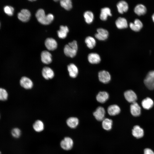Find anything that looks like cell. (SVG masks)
<instances>
[{"label": "cell", "instance_id": "6da1fadb", "mask_svg": "<svg viewBox=\"0 0 154 154\" xmlns=\"http://www.w3.org/2000/svg\"><path fill=\"white\" fill-rule=\"evenodd\" d=\"M35 16L38 21L44 25L50 24L54 19V16L52 14L49 13L46 15L44 10L41 9L37 10Z\"/></svg>", "mask_w": 154, "mask_h": 154}, {"label": "cell", "instance_id": "7a4b0ae2", "mask_svg": "<svg viewBox=\"0 0 154 154\" xmlns=\"http://www.w3.org/2000/svg\"><path fill=\"white\" fill-rule=\"evenodd\" d=\"M78 49L77 41L74 40L65 45L64 52L68 57L73 58L76 55Z\"/></svg>", "mask_w": 154, "mask_h": 154}, {"label": "cell", "instance_id": "3957f363", "mask_svg": "<svg viewBox=\"0 0 154 154\" xmlns=\"http://www.w3.org/2000/svg\"><path fill=\"white\" fill-rule=\"evenodd\" d=\"M146 86L150 90L154 89V70L149 71L144 80Z\"/></svg>", "mask_w": 154, "mask_h": 154}, {"label": "cell", "instance_id": "277c9868", "mask_svg": "<svg viewBox=\"0 0 154 154\" xmlns=\"http://www.w3.org/2000/svg\"><path fill=\"white\" fill-rule=\"evenodd\" d=\"M74 144L73 141L70 137H65L60 142V145L64 150H69L72 147Z\"/></svg>", "mask_w": 154, "mask_h": 154}, {"label": "cell", "instance_id": "5b68a950", "mask_svg": "<svg viewBox=\"0 0 154 154\" xmlns=\"http://www.w3.org/2000/svg\"><path fill=\"white\" fill-rule=\"evenodd\" d=\"M31 13L27 9H23L21 10L17 15L18 19L23 22H27L30 19Z\"/></svg>", "mask_w": 154, "mask_h": 154}, {"label": "cell", "instance_id": "8992f818", "mask_svg": "<svg viewBox=\"0 0 154 154\" xmlns=\"http://www.w3.org/2000/svg\"><path fill=\"white\" fill-rule=\"evenodd\" d=\"M98 77L99 80L103 83H108L111 80V75L107 71L103 70L100 71L98 73Z\"/></svg>", "mask_w": 154, "mask_h": 154}, {"label": "cell", "instance_id": "52a82bcc", "mask_svg": "<svg viewBox=\"0 0 154 154\" xmlns=\"http://www.w3.org/2000/svg\"><path fill=\"white\" fill-rule=\"evenodd\" d=\"M97 33L95 34V36L98 40H104L108 38L109 33L106 30L102 28H99L97 29Z\"/></svg>", "mask_w": 154, "mask_h": 154}, {"label": "cell", "instance_id": "ba28073f", "mask_svg": "<svg viewBox=\"0 0 154 154\" xmlns=\"http://www.w3.org/2000/svg\"><path fill=\"white\" fill-rule=\"evenodd\" d=\"M96 119L98 121H102L104 119L105 114L104 109L102 107H98L93 113Z\"/></svg>", "mask_w": 154, "mask_h": 154}, {"label": "cell", "instance_id": "9c48e42d", "mask_svg": "<svg viewBox=\"0 0 154 154\" xmlns=\"http://www.w3.org/2000/svg\"><path fill=\"white\" fill-rule=\"evenodd\" d=\"M124 96L127 101L132 103L136 102L137 98L136 94L131 90H128L125 92Z\"/></svg>", "mask_w": 154, "mask_h": 154}, {"label": "cell", "instance_id": "30bf717a", "mask_svg": "<svg viewBox=\"0 0 154 154\" xmlns=\"http://www.w3.org/2000/svg\"><path fill=\"white\" fill-rule=\"evenodd\" d=\"M20 83L22 87L27 89H31L33 86L32 81L29 78L25 76L21 78L20 81Z\"/></svg>", "mask_w": 154, "mask_h": 154}, {"label": "cell", "instance_id": "8fae6325", "mask_svg": "<svg viewBox=\"0 0 154 154\" xmlns=\"http://www.w3.org/2000/svg\"><path fill=\"white\" fill-rule=\"evenodd\" d=\"M45 45L46 48L49 50H54L56 49L57 46L56 41L51 38H47L45 41Z\"/></svg>", "mask_w": 154, "mask_h": 154}, {"label": "cell", "instance_id": "7c38bea8", "mask_svg": "<svg viewBox=\"0 0 154 154\" xmlns=\"http://www.w3.org/2000/svg\"><path fill=\"white\" fill-rule=\"evenodd\" d=\"M52 57L51 54L47 51H43L41 53V60L44 64H48L51 63L52 61Z\"/></svg>", "mask_w": 154, "mask_h": 154}, {"label": "cell", "instance_id": "4fadbf2b", "mask_svg": "<svg viewBox=\"0 0 154 154\" xmlns=\"http://www.w3.org/2000/svg\"><path fill=\"white\" fill-rule=\"evenodd\" d=\"M131 114L134 116H139L141 113V108L138 104L135 102L132 103L130 106Z\"/></svg>", "mask_w": 154, "mask_h": 154}, {"label": "cell", "instance_id": "5bb4252c", "mask_svg": "<svg viewBox=\"0 0 154 154\" xmlns=\"http://www.w3.org/2000/svg\"><path fill=\"white\" fill-rule=\"evenodd\" d=\"M42 75L45 79L48 80L53 78L54 73L53 70L50 68L45 67L42 70Z\"/></svg>", "mask_w": 154, "mask_h": 154}, {"label": "cell", "instance_id": "9a60e30c", "mask_svg": "<svg viewBox=\"0 0 154 154\" xmlns=\"http://www.w3.org/2000/svg\"><path fill=\"white\" fill-rule=\"evenodd\" d=\"M67 69L70 76L72 78H75L77 76L78 70L76 66L73 63L69 64L67 66Z\"/></svg>", "mask_w": 154, "mask_h": 154}, {"label": "cell", "instance_id": "2e32d148", "mask_svg": "<svg viewBox=\"0 0 154 154\" xmlns=\"http://www.w3.org/2000/svg\"><path fill=\"white\" fill-rule=\"evenodd\" d=\"M117 7L119 13L121 14L127 12L129 8L127 2L123 0L120 1L118 3Z\"/></svg>", "mask_w": 154, "mask_h": 154}, {"label": "cell", "instance_id": "e0dca14e", "mask_svg": "<svg viewBox=\"0 0 154 154\" xmlns=\"http://www.w3.org/2000/svg\"><path fill=\"white\" fill-rule=\"evenodd\" d=\"M88 60L90 63L92 64H97L101 61L100 55L96 53H91L89 54L88 57Z\"/></svg>", "mask_w": 154, "mask_h": 154}, {"label": "cell", "instance_id": "ac0fdd59", "mask_svg": "<svg viewBox=\"0 0 154 154\" xmlns=\"http://www.w3.org/2000/svg\"><path fill=\"white\" fill-rule=\"evenodd\" d=\"M129 26L131 30L135 32H138L142 28L143 24L140 20L136 19L135 20L133 23H130Z\"/></svg>", "mask_w": 154, "mask_h": 154}, {"label": "cell", "instance_id": "d6986e66", "mask_svg": "<svg viewBox=\"0 0 154 154\" xmlns=\"http://www.w3.org/2000/svg\"><path fill=\"white\" fill-rule=\"evenodd\" d=\"M120 110L119 107L116 104L109 106L107 109L108 113L111 116H115L119 114Z\"/></svg>", "mask_w": 154, "mask_h": 154}, {"label": "cell", "instance_id": "ffe728a7", "mask_svg": "<svg viewBox=\"0 0 154 154\" xmlns=\"http://www.w3.org/2000/svg\"><path fill=\"white\" fill-rule=\"evenodd\" d=\"M132 134L134 137L137 138H140L144 135V131L139 126L135 125L132 129Z\"/></svg>", "mask_w": 154, "mask_h": 154}, {"label": "cell", "instance_id": "44dd1931", "mask_svg": "<svg viewBox=\"0 0 154 154\" xmlns=\"http://www.w3.org/2000/svg\"><path fill=\"white\" fill-rule=\"evenodd\" d=\"M116 26L119 29H125L128 27L127 22L126 19L123 17H119L115 22Z\"/></svg>", "mask_w": 154, "mask_h": 154}, {"label": "cell", "instance_id": "7402d4cb", "mask_svg": "<svg viewBox=\"0 0 154 154\" xmlns=\"http://www.w3.org/2000/svg\"><path fill=\"white\" fill-rule=\"evenodd\" d=\"M112 16L111 11L109 8L105 7L101 9L100 17L102 20L106 21L108 16Z\"/></svg>", "mask_w": 154, "mask_h": 154}, {"label": "cell", "instance_id": "603a6c76", "mask_svg": "<svg viewBox=\"0 0 154 154\" xmlns=\"http://www.w3.org/2000/svg\"><path fill=\"white\" fill-rule=\"evenodd\" d=\"M109 97V95L108 92L105 91H102L98 93L96 96V99L98 102L103 103L108 99Z\"/></svg>", "mask_w": 154, "mask_h": 154}, {"label": "cell", "instance_id": "cb8c5ba5", "mask_svg": "<svg viewBox=\"0 0 154 154\" xmlns=\"http://www.w3.org/2000/svg\"><path fill=\"white\" fill-rule=\"evenodd\" d=\"M79 121L78 119L75 117H71L68 118L66 123L67 125L71 128H76L78 125Z\"/></svg>", "mask_w": 154, "mask_h": 154}, {"label": "cell", "instance_id": "d4e9b609", "mask_svg": "<svg viewBox=\"0 0 154 154\" xmlns=\"http://www.w3.org/2000/svg\"><path fill=\"white\" fill-rule=\"evenodd\" d=\"M69 31V29L67 26H60L59 30L57 32L58 37L62 39L65 38Z\"/></svg>", "mask_w": 154, "mask_h": 154}, {"label": "cell", "instance_id": "484cf974", "mask_svg": "<svg viewBox=\"0 0 154 154\" xmlns=\"http://www.w3.org/2000/svg\"><path fill=\"white\" fill-rule=\"evenodd\" d=\"M134 11L135 13L139 16L145 14L147 12V9L143 5L139 4L137 5L134 9Z\"/></svg>", "mask_w": 154, "mask_h": 154}, {"label": "cell", "instance_id": "4316f807", "mask_svg": "<svg viewBox=\"0 0 154 154\" xmlns=\"http://www.w3.org/2000/svg\"><path fill=\"white\" fill-rule=\"evenodd\" d=\"M154 102L149 97L143 99L141 102L143 107L146 110H149L151 108L153 105Z\"/></svg>", "mask_w": 154, "mask_h": 154}, {"label": "cell", "instance_id": "83f0119b", "mask_svg": "<svg viewBox=\"0 0 154 154\" xmlns=\"http://www.w3.org/2000/svg\"><path fill=\"white\" fill-rule=\"evenodd\" d=\"M33 128L36 132H40L44 129V125L42 121L40 120H37L34 123L33 125Z\"/></svg>", "mask_w": 154, "mask_h": 154}, {"label": "cell", "instance_id": "f1b7e54d", "mask_svg": "<svg viewBox=\"0 0 154 154\" xmlns=\"http://www.w3.org/2000/svg\"><path fill=\"white\" fill-rule=\"evenodd\" d=\"M112 124L113 121L112 120L109 118H104L102 121V127L105 130L107 131L110 130L112 128Z\"/></svg>", "mask_w": 154, "mask_h": 154}, {"label": "cell", "instance_id": "f546056e", "mask_svg": "<svg viewBox=\"0 0 154 154\" xmlns=\"http://www.w3.org/2000/svg\"><path fill=\"white\" fill-rule=\"evenodd\" d=\"M87 46L90 49L93 48L96 46V41L95 39L91 36L87 37L85 40Z\"/></svg>", "mask_w": 154, "mask_h": 154}, {"label": "cell", "instance_id": "4dcf8cb0", "mask_svg": "<svg viewBox=\"0 0 154 154\" xmlns=\"http://www.w3.org/2000/svg\"><path fill=\"white\" fill-rule=\"evenodd\" d=\"M84 17L85 22L88 24L91 23L94 19V15L93 13L90 11H85L84 14Z\"/></svg>", "mask_w": 154, "mask_h": 154}, {"label": "cell", "instance_id": "1f68e13d", "mask_svg": "<svg viewBox=\"0 0 154 154\" xmlns=\"http://www.w3.org/2000/svg\"><path fill=\"white\" fill-rule=\"evenodd\" d=\"M61 6L67 10H69L72 7V2L70 0H61L60 1Z\"/></svg>", "mask_w": 154, "mask_h": 154}, {"label": "cell", "instance_id": "d6a6232c", "mask_svg": "<svg viewBox=\"0 0 154 154\" xmlns=\"http://www.w3.org/2000/svg\"><path fill=\"white\" fill-rule=\"evenodd\" d=\"M8 93L6 90L0 88V100H6L8 98Z\"/></svg>", "mask_w": 154, "mask_h": 154}, {"label": "cell", "instance_id": "836d02e7", "mask_svg": "<svg viewBox=\"0 0 154 154\" xmlns=\"http://www.w3.org/2000/svg\"><path fill=\"white\" fill-rule=\"evenodd\" d=\"M4 11L7 15L9 16H11L13 15L14 9L11 6H6L4 8Z\"/></svg>", "mask_w": 154, "mask_h": 154}, {"label": "cell", "instance_id": "e575fe53", "mask_svg": "<svg viewBox=\"0 0 154 154\" xmlns=\"http://www.w3.org/2000/svg\"><path fill=\"white\" fill-rule=\"evenodd\" d=\"M11 134L13 137L17 138H18L21 135V131L19 128H15L11 130Z\"/></svg>", "mask_w": 154, "mask_h": 154}, {"label": "cell", "instance_id": "d590c367", "mask_svg": "<svg viewBox=\"0 0 154 154\" xmlns=\"http://www.w3.org/2000/svg\"><path fill=\"white\" fill-rule=\"evenodd\" d=\"M144 154H154V152L150 149L146 148L144 150Z\"/></svg>", "mask_w": 154, "mask_h": 154}, {"label": "cell", "instance_id": "8d00e7d4", "mask_svg": "<svg viewBox=\"0 0 154 154\" xmlns=\"http://www.w3.org/2000/svg\"><path fill=\"white\" fill-rule=\"evenodd\" d=\"M152 20L153 21V22H154V13H153V14L152 15Z\"/></svg>", "mask_w": 154, "mask_h": 154}, {"label": "cell", "instance_id": "74e56055", "mask_svg": "<svg viewBox=\"0 0 154 154\" xmlns=\"http://www.w3.org/2000/svg\"><path fill=\"white\" fill-rule=\"evenodd\" d=\"M0 154H1V152L0 151Z\"/></svg>", "mask_w": 154, "mask_h": 154}, {"label": "cell", "instance_id": "f35d334b", "mask_svg": "<svg viewBox=\"0 0 154 154\" xmlns=\"http://www.w3.org/2000/svg\"></svg>", "mask_w": 154, "mask_h": 154}]
</instances>
